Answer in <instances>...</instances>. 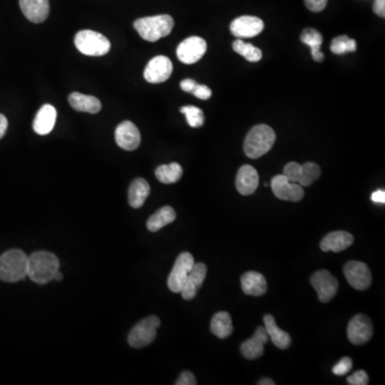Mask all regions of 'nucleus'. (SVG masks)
<instances>
[{
	"label": "nucleus",
	"mask_w": 385,
	"mask_h": 385,
	"mask_svg": "<svg viewBox=\"0 0 385 385\" xmlns=\"http://www.w3.org/2000/svg\"><path fill=\"white\" fill-rule=\"evenodd\" d=\"M60 262L50 252H36L28 257V277L34 283L46 285L54 279L59 271Z\"/></svg>",
	"instance_id": "nucleus-1"
},
{
	"label": "nucleus",
	"mask_w": 385,
	"mask_h": 385,
	"mask_svg": "<svg viewBox=\"0 0 385 385\" xmlns=\"http://www.w3.org/2000/svg\"><path fill=\"white\" fill-rule=\"evenodd\" d=\"M28 275V256L23 250H11L0 256V279L6 283L23 281Z\"/></svg>",
	"instance_id": "nucleus-2"
},
{
	"label": "nucleus",
	"mask_w": 385,
	"mask_h": 385,
	"mask_svg": "<svg viewBox=\"0 0 385 385\" xmlns=\"http://www.w3.org/2000/svg\"><path fill=\"white\" fill-rule=\"evenodd\" d=\"M273 128L266 124H258L248 132L244 141V152L250 159H259L269 152L275 143Z\"/></svg>",
	"instance_id": "nucleus-3"
},
{
	"label": "nucleus",
	"mask_w": 385,
	"mask_h": 385,
	"mask_svg": "<svg viewBox=\"0 0 385 385\" xmlns=\"http://www.w3.org/2000/svg\"><path fill=\"white\" fill-rule=\"evenodd\" d=\"M174 25V19L167 14L143 17L134 21V28L148 42H157L159 39L168 36Z\"/></svg>",
	"instance_id": "nucleus-4"
},
{
	"label": "nucleus",
	"mask_w": 385,
	"mask_h": 385,
	"mask_svg": "<svg viewBox=\"0 0 385 385\" xmlns=\"http://www.w3.org/2000/svg\"><path fill=\"white\" fill-rule=\"evenodd\" d=\"M74 43L77 50L87 56H104L110 50V42L106 37L93 30L77 32Z\"/></svg>",
	"instance_id": "nucleus-5"
},
{
	"label": "nucleus",
	"mask_w": 385,
	"mask_h": 385,
	"mask_svg": "<svg viewBox=\"0 0 385 385\" xmlns=\"http://www.w3.org/2000/svg\"><path fill=\"white\" fill-rule=\"evenodd\" d=\"M161 326L159 317L150 316L139 321L128 334V344L135 349L147 347L157 338Z\"/></svg>",
	"instance_id": "nucleus-6"
},
{
	"label": "nucleus",
	"mask_w": 385,
	"mask_h": 385,
	"mask_svg": "<svg viewBox=\"0 0 385 385\" xmlns=\"http://www.w3.org/2000/svg\"><path fill=\"white\" fill-rule=\"evenodd\" d=\"M194 264L195 260L190 253L184 252L179 255L167 279V285L170 291L175 293H181Z\"/></svg>",
	"instance_id": "nucleus-7"
},
{
	"label": "nucleus",
	"mask_w": 385,
	"mask_h": 385,
	"mask_svg": "<svg viewBox=\"0 0 385 385\" xmlns=\"http://www.w3.org/2000/svg\"><path fill=\"white\" fill-rule=\"evenodd\" d=\"M310 284L315 288L320 302L328 303L335 297L338 291V281L326 270H319L310 277Z\"/></svg>",
	"instance_id": "nucleus-8"
},
{
	"label": "nucleus",
	"mask_w": 385,
	"mask_h": 385,
	"mask_svg": "<svg viewBox=\"0 0 385 385\" xmlns=\"http://www.w3.org/2000/svg\"><path fill=\"white\" fill-rule=\"evenodd\" d=\"M207 52V42L200 37H190L179 44L177 57L186 64L196 63Z\"/></svg>",
	"instance_id": "nucleus-9"
},
{
	"label": "nucleus",
	"mask_w": 385,
	"mask_h": 385,
	"mask_svg": "<svg viewBox=\"0 0 385 385\" xmlns=\"http://www.w3.org/2000/svg\"><path fill=\"white\" fill-rule=\"evenodd\" d=\"M347 334L351 344L364 345L373 337V322L366 315H355L348 324Z\"/></svg>",
	"instance_id": "nucleus-10"
},
{
	"label": "nucleus",
	"mask_w": 385,
	"mask_h": 385,
	"mask_svg": "<svg viewBox=\"0 0 385 385\" xmlns=\"http://www.w3.org/2000/svg\"><path fill=\"white\" fill-rule=\"evenodd\" d=\"M344 274L347 278L348 283L357 290H366L371 287V270L366 264L361 261H349L344 266Z\"/></svg>",
	"instance_id": "nucleus-11"
},
{
	"label": "nucleus",
	"mask_w": 385,
	"mask_h": 385,
	"mask_svg": "<svg viewBox=\"0 0 385 385\" xmlns=\"http://www.w3.org/2000/svg\"><path fill=\"white\" fill-rule=\"evenodd\" d=\"M271 188L274 195L278 199L297 202L304 198L305 192L303 186H299V184L290 182L284 175L273 177L271 181Z\"/></svg>",
	"instance_id": "nucleus-12"
},
{
	"label": "nucleus",
	"mask_w": 385,
	"mask_h": 385,
	"mask_svg": "<svg viewBox=\"0 0 385 385\" xmlns=\"http://www.w3.org/2000/svg\"><path fill=\"white\" fill-rule=\"evenodd\" d=\"M172 73V62L166 56H157L148 62L144 71L146 81L150 83H161L166 81Z\"/></svg>",
	"instance_id": "nucleus-13"
},
{
	"label": "nucleus",
	"mask_w": 385,
	"mask_h": 385,
	"mask_svg": "<svg viewBox=\"0 0 385 385\" xmlns=\"http://www.w3.org/2000/svg\"><path fill=\"white\" fill-rule=\"evenodd\" d=\"M264 24L259 17L243 15L233 19L230 24V31L233 36L239 39L253 38L264 31Z\"/></svg>",
	"instance_id": "nucleus-14"
},
{
	"label": "nucleus",
	"mask_w": 385,
	"mask_h": 385,
	"mask_svg": "<svg viewBox=\"0 0 385 385\" xmlns=\"http://www.w3.org/2000/svg\"><path fill=\"white\" fill-rule=\"evenodd\" d=\"M117 145L126 151H134L141 145V132L131 121L121 122L115 132Z\"/></svg>",
	"instance_id": "nucleus-15"
},
{
	"label": "nucleus",
	"mask_w": 385,
	"mask_h": 385,
	"mask_svg": "<svg viewBox=\"0 0 385 385\" xmlns=\"http://www.w3.org/2000/svg\"><path fill=\"white\" fill-rule=\"evenodd\" d=\"M207 271V266L205 264L199 262L194 264L180 293L186 301H190L196 297L198 290L205 282Z\"/></svg>",
	"instance_id": "nucleus-16"
},
{
	"label": "nucleus",
	"mask_w": 385,
	"mask_h": 385,
	"mask_svg": "<svg viewBox=\"0 0 385 385\" xmlns=\"http://www.w3.org/2000/svg\"><path fill=\"white\" fill-rule=\"evenodd\" d=\"M269 339L266 328L259 326L257 328L254 336L241 345V353L245 359H259L264 355V345L269 342Z\"/></svg>",
	"instance_id": "nucleus-17"
},
{
	"label": "nucleus",
	"mask_w": 385,
	"mask_h": 385,
	"mask_svg": "<svg viewBox=\"0 0 385 385\" xmlns=\"http://www.w3.org/2000/svg\"><path fill=\"white\" fill-rule=\"evenodd\" d=\"M258 186H259V175L256 169L250 165H243L240 167L235 179V186L241 195H252L256 192Z\"/></svg>",
	"instance_id": "nucleus-18"
},
{
	"label": "nucleus",
	"mask_w": 385,
	"mask_h": 385,
	"mask_svg": "<svg viewBox=\"0 0 385 385\" xmlns=\"http://www.w3.org/2000/svg\"><path fill=\"white\" fill-rule=\"evenodd\" d=\"M21 12L27 19L40 24L50 14V0H19Z\"/></svg>",
	"instance_id": "nucleus-19"
},
{
	"label": "nucleus",
	"mask_w": 385,
	"mask_h": 385,
	"mask_svg": "<svg viewBox=\"0 0 385 385\" xmlns=\"http://www.w3.org/2000/svg\"><path fill=\"white\" fill-rule=\"evenodd\" d=\"M355 241L353 235L347 231H334L328 233L320 243V248L324 252L340 253L347 250Z\"/></svg>",
	"instance_id": "nucleus-20"
},
{
	"label": "nucleus",
	"mask_w": 385,
	"mask_h": 385,
	"mask_svg": "<svg viewBox=\"0 0 385 385\" xmlns=\"http://www.w3.org/2000/svg\"><path fill=\"white\" fill-rule=\"evenodd\" d=\"M241 287L245 295L253 297H261L268 290L266 277L258 272L250 271L243 274L241 277Z\"/></svg>",
	"instance_id": "nucleus-21"
},
{
	"label": "nucleus",
	"mask_w": 385,
	"mask_h": 385,
	"mask_svg": "<svg viewBox=\"0 0 385 385\" xmlns=\"http://www.w3.org/2000/svg\"><path fill=\"white\" fill-rule=\"evenodd\" d=\"M57 110L50 104L43 105L34 121V130L39 135H48L55 126Z\"/></svg>",
	"instance_id": "nucleus-22"
},
{
	"label": "nucleus",
	"mask_w": 385,
	"mask_h": 385,
	"mask_svg": "<svg viewBox=\"0 0 385 385\" xmlns=\"http://www.w3.org/2000/svg\"><path fill=\"white\" fill-rule=\"evenodd\" d=\"M264 328H266V333L269 336L270 339L272 340L274 345L279 349H288L291 345L290 335L278 328L276 324L275 319L272 315H266L264 317Z\"/></svg>",
	"instance_id": "nucleus-23"
},
{
	"label": "nucleus",
	"mask_w": 385,
	"mask_h": 385,
	"mask_svg": "<svg viewBox=\"0 0 385 385\" xmlns=\"http://www.w3.org/2000/svg\"><path fill=\"white\" fill-rule=\"evenodd\" d=\"M69 103L77 112H89V114H98L102 108V104L99 99L92 95H86L79 92L70 95Z\"/></svg>",
	"instance_id": "nucleus-24"
},
{
	"label": "nucleus",
	"mask_w": 385,
	"mask_h": 385,
	"mask_svg": "<svg viewBox=\"0 0 385 385\" xmlns=\"http://www.w3.org/2000/svg\"><path fill=\"white\" fill-rule=\"evenodd\" d=\"M150 194V186L145 179L138 178L128 188V204L134 209L143 207Z\"/></svg>",
	"instance_id": "nucleus-25"
},
{
	"label": "nucleus",
	"mask_w": 385,
	"mask_h": 385,
	"mask_svg": "<svg viewBox=\"0 0 385 385\" xmlns=\"http://www.w3.org/2000/svg\"><path fill=\"white\" fill-rule=\"evenodd\" d=\"M176 217V211L169 206H165L149 217L147 221L148 229L151 233H157L159 229L175 221Z\"/></svg>",
	"instance_id": "nucleus-26"
},
{
	"label": "nucleus",
	"mask_w": 385,
	"mask_h": 385,
	"mask_svg": "<svg viewBox=\"0 0 385 385\" xmlns=\"http://www.w3.org/2000/svg\"><path fill=\"white\" fill-rule=\"evenodd\" d=\"M211 332L221 339L229 337L233 332L230 315L227 312H219L214 315L211 321Z\"/></svg>",
	"instance_id": "nucleus-27"
},
{
	"label": "nucleus",
	"mask_w": 385,
	"mask_h": 385,
	"mask_svg": "<svg viewBox=\"0 0 385 385\" xmlns=\"http://www.w3.org/2000/svg\"><path fill=\"white\" fill-rule=\"evenodd\" d=\"M301 41L312 50V57L315 61L321 62L324 59V52L320 48L324 42V37L314 28H307L301 34Z\"/></svg>",
	"instance_id": "nucleus-28"
},
{
	"label": "nucleus",
	"mask_w": 385,
	"mask_h": 385,
	"mask_svg": "<svg viewBox=\"0 0 385 385\" xmlns=\"http://www.w3.org/2000/svg\"><path fill=\"white\" fill-rule=\"evenodd\" d=\"M184 175V169L178 163H171L168 165H161L155 170V176L159 182L164 184H176Z\"/></svg>",
	"instance_id": "nucleus-29"
},
{
	"label": "nucleus",
	"mask_w": 385,
	"mask_h": 385,
	"mask_svg": "<svg viewBox=\"0 0 385 385\" xmlns=\"http://www.w3.org/2000/svg\"><path fill=\"white\" fill-rule=\"evenodd\" d=\"M233 48L235 52H238L239 55L244 57L248 61L258 62L259 60H261V50L253 46V44H250V43H245L241 39L233 42Z\"/></svg>",
	"instance_id": "nucleus-30"
},
{
	"label": "nucleus",
	"mask_w": 385,
	"mask_h": 385,
	"mask_svg": "<svg viewBox=\"0 0 385 385\" xmlns=\"http://www.w3.org/2000/svg\"><path fill=\"white\" fill-rule=\"evenodd\" d=\"M320 176L321 168L319 167V165L316 164V163L307 162L301 166V172H299L297 184L303 186V188L312 186L315 181L318 180Z\"/></svg>",
	"instance_id": "nucleus-31"
},
{
	"label": "nucleus",
	"mask_w": 385,
	"mask_h": 385,
	"mask_svg": "<svg viewBox=\"0 0 385 385\" xmlns=\"http://www.w3.org/2000/svg\"><path fill=\"white\" fill-rule=\"evenodd\" d=\"M330 50L336 55H342L346 52H355L357 50V42L352 40L348 36H339L333 39L330 43Z\"/></svg>",
	"instance_id": "nucleus-32"
},
{
	"label": "nucleus",
	"mask_w": 385,
	"mask_h": 385,
	"mask_svg": "<svg viewBox=\"0 0 385 385\" xmlns=\"http://www.w3.org/2000/svg\"><path fill=\"white\" fill-rule=\"evenodd\" d=\"M181 112L186 117L188 126L192 128H200L205 124V115L198 107L192 105L181 107Z\"/></svg>",
	"instance_id": "nucleus-33"
},
{
	"label": "nucleus",
	"mask_w": 385,
	"mask_h": 385,
	"mask_svg": "<svg viewBox=\"0 0 385 385\" xmlns=\"http://www.w3.org/2000/svg\"><path fill=\"white\" fill-rule=\"evenodd\" d=\"M301 166L299 163L290 162L286 165L285 168H284V176L293 182V184H297L299 181V172H301Z\"/></svg>",
	"instance_id": "nucleus-34"
},
{
	"label": "nucleus",
	"mask_w": 385,
	"mask_h": 385,
	"mask_svg": "<svg viewBox=\"0 0 385 385\" xmlns=\"http://www.w3.org/2000/svg\"><path fill=\"white\" fill-rule=\"evenodd\" d=\"M352 366H353V363H352V359L350 357H342L333 367L332 371L336 376H344L351 371Z\"/></svg>",
	"instance_id": "nucleus-35"
},
{
	"label": "nucleus",
	"mask_w": 385,
	"mask_h": 385,
	"mask_svg": "<svg viewBox=\"0 0 385 385\" xmlns=\"http://www.w3.org/2000/svg\"><path fill=\"white\" fill-rule=\"evenodd\" d=\"M347 381L351 385H367L369 382V377L366 371H357L348 377Z\"/></svg>",
	"instance_id": "nucleus-36"
},
{
	"label": "nucleus",
	"mask_w": 385,
	"mask_h": 385,
	"mask_svg": "<svg viewBox=\"0 0 385 385\" xmlns=\"http://www.w3.org/2000/svg\"><path fill=\"white\" fill-rule=\"evenodd\" d=\"M307 9L312 12H321L326 9L328 0H304Z\"/></svg>",
	"instance_id": "nucleus-37"
},
{
	"label": "nucleus",
	"mask_w": 385,
	"mask_h": 385,
	"mask_svg": "<svg viewBox=\"0 0 385 385\" xmlns=\"http://www.w3.org/2000/svg\"><path fill=\"white\" fill-rule=\"evenodd\" d=\"M192 93L195 95L196 98L200 99V100H208V99L211 98L212 95L211 89L208 86L198 85V83Z\"/></svg>",
	"instance_id": "nucleus-38"
},
{
	"label": "nucleus",
	"mask_w": 385,
	"mask_h": 385,
	"mask_svg": "<svg viewBox=\"0 0 385 385\" xmlns=\"http://www.w3.org/2000/svg\"><path fill=\"white\" fill-rule=\"evenodd\" d=\"M177 385H196V378L192 373L190 371H184L181 373L180 377H179L178 380L176 382Z\"/></svg>",
	"instance_id": "nucleus-39"
},
{
	"label": "nucleus",
	"mask_w": 385,
	"mask_h": 385,
	"mask_svg": "<svg viewBox=\"0 0 385 385\" xmlns=\"http://www.w3.org/2000/svg\"><path fill=\"white\" fill-rule=\"evenodd\" d=\"M373 12L378 17H385V0H376L373 3Z\"/></svg>",
	"instance_id": "nucleus-40"
},
{
	"label": "nucleus",
	"mask_w": 385,
	"mask_h": 385,
	"mask_svg": "<svg viewBox=\"0 0 385 385\" xmlns=\"http://www.w3.org/2000/svg\"><path fill=\"white\" fill-rule=\"evenodd\" d=\"M196 85H197V83H196L194 79H184V81H181L180 83L181 89L188 93L192 92V90H194V88H195Z\"/></svg>",
	"instance_id": "nucleus-41"
},
{
	"label": "nucleus",
	"mask_w": 385,
	"mask_h": 385,
	"mask_svg": "<svg viewBox=\"0 0 385 385\" xmlns=\"http://www.w3.org/2000/svg\"><path fill=\"white\" fill-rule=\"evenodd\" d=\"M371 200L376 204H384L385 192L383 190H378L371 194Z\"/></svg>",
	"instance_id": "nucleus-42"
},
{
	"label": "nucleus",
	"mask_w": 385,
	"mask_h": 385,
	"mask_svg": "<svg viewBox=\"0 0 385 385\" xmlns=\"http://www.w3.org/2000/svg\"><path fill=\"white\" fill-rule=\"evenodd\" d=\"M8 128V120L6 116L3 114H0V139L5 136L6 132H7Z\"/></svg>",
	"instance_id": "nucleus-43"
},
{
	"label": "nucleus",
	"mask_w": 385,
	"mask_h": 385,
	"mask_svg": "<svg viewBox=\"0 0 385 385\" xmlns=\"http://www.w3.org/2000/svg\"><path fill=\"white\" fill-rule=\"evenodd\" d=\"M275 382L271 379L269 378H264L258 382V385H274Z\"/></svg>",
	"instance_id": "nucleus-44"
},
{
	"label": "nucleus",
	"mask_w": 385,
	"mask_h": 385,
	"mask_svg": "<svg viewBox=\"0 0 385 385\" xmlns=\"http://www.w3.org/2000/svg\"><path fill=\"white\" fill-rule=\"evenodd\" d=\"M54 279H55V281H57V282L62 281V279H63V275H62L61 272L58 271L57 273H56V275H55V277H54Z\"/></svg>",
	"instance_id": "nucleus-45"
}]
</instances>
